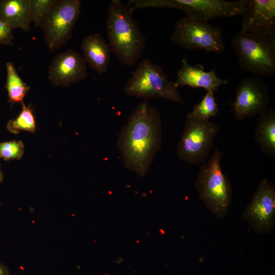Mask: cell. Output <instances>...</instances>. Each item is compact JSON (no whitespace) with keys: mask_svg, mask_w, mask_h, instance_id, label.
I'll return each mask as SVG.
<instances>
[{"mask_svg":"<svg viewBox=\"0 0 275 275\" xmlns=\"http://www.w3.org/2000/svg\"><path fill=\"white\" fill-rule=\"evenodd\" d=\"M162 126L158 110L144 100L131 112L117 140L124 166L146 176L161 148Z\"/></svg>","mask_w":275,"mask_h":275,"instance_id":"1","label":"cell"},{"mask_svg":"<svg viewBox=\"0 0 275 275\" xmlns=\"http://www.w3.org/2000/svg\"><path fill=\"white\" fill-rule=\"evenodd\" d=\"M129 5L120 0L111 1L106 23L109 46L120 62L132 66L142 57L146 48V39L139 24L132 17Z\"/></svg>","mask_w":275,"mask_h":275,"instance_id":"2","label":"cell"},{"mask_svg":"<svg viewBox=\"0 0 275 275\" xmlns=\"http://www.w3.org/2000/svg\"><path fill=\"white\" fill-rule=\"evenodd\" d=\"M222 155L216 147L211 157L200 167L195 184L206 207L221 218L227 215L232 197L231 184L222 168Z\"/></svg>","mask_w":275,"mask_h":275,"instance_id":"3","label":"cell"},{"mask_svg":"<svg viewBox=\"0 0 275 275\" xmlns=\"http://www.w3.org/2000/svg\"><path fill=\"white\" fill-rule=\"evenodd\" d=\"M232 46L238 57L240 68L254 75L275 74V35L262 36L238 33Z\"/></svg>","mask_w":275,"mask_h":275,"instance_id":"4","label":"cell"},{"mask_svg":"<svg viewBox=\"0 0 275 275\" xmlns=\"http://www.w3.org/2000/svg\"><path fill=\"white\" fill-rule=\"evenodd\" d=\"M129 96L166 99L184 104L175 82L170 80L161 68L148 58L142 60L124 87Z\"/></svg>","mask_w":275,"mask_h":275,"instance_id":"5","label":"cell"},{"mask_svg":"<svg viewBox=\"0 0 275 275\" xmlns=\"http://www.w3.org/2000/svg\"><path fill=\"white\" fill-rule=\"evenodd\" d=\"M219 127L209 120L186 117L177 154L189 164H203L207 161Z\"/></svg>","mask_w":275,"mask_h":275,"instance_id":"6","label":"cell"},{"mask_svg":"<svg viewBox=\"0 0 275 275\" xmlns=\"http://www.w3.org/2000/svg\"><path fill=\"white\" fill-rule=\"evenodd\" d=\"M171 39L180 47L188 50L200 49L222 54L226 49L221 28L187 16L176 22Z\"/></svg>","mask_w":275,"mask_h":275,"instance_id":"7","label":"cell"},{"mask_svg":"<svg viewBox=\"0 0 275 275\" xmlns=\"http://www.w3.org/2000/svg\"><path fill=\"white\" fill-rule=\"evenodd\" d=\"M138 9L173 8L184 12L187 16L208 21L218 17H231L240 15L241 0H138Z\"/></svg>","mask_w":275,"mask_h":275,"instance_id":"8","label":"cell"},{"mask_svg":"<svg viewBox=\"0 0 275 275\" xmlns=\"http://www.w3.org/2000/svg\"><path fill=\"white\" fill-rule=\"evenodd\" d=\"M80 8L79 0H57L40 26L50 52L60 48L71 39Z\"/></svg>","mask_w":275,"mask_h":275,"instance_id":"9","label":"cell"},{"mask_svg":"<svg viewBox=\"0 0 275 275\" xmlns=\"http://www.w3.org/2000/svg\"><path fill=\"white\" fill-rule=\"evenodd\" d=\"M242 219L260 234L272 231L275 221V187L268 179L264 178L259 183Z\"/></svg>","mask_w":275,"mask_h":275,"instance_id":"10","label":"cell"},{"mask_svg":"<svg viewBox=\"0 0 275 275\" xmlns=\"http://www.w3.org/2000/svg\"><path fill=\"white\" fill-rule=\"evenodd\" d=\"M270 102L264 81L256 77L246 78L237 87L232 111L235 118L241 120L265 113Z\"/></svg>","mask_w":275,"mask_h":275,"instance_id":"11","label":"cell"},{"mask_svg":"<svg viewBox=\"0 0 275 275\" xmlns=\"http://www.w3.org/2000/svg\"><path fill=\"white\" fill-rule=\"evenodd\" d=\"M243 20L240 32L275 35V1L241 0Z\"/></svg>","mask_w":275,"mask_h":275,"instance_id":"12","label":"cell"},{"mask_svg":"<svg viewBox=\"0 0 275 275\" xmlns=\"http://www.w3.org/2000/svg\"><path fill=\"white\" fill-rule=\"evenodd\" d=\"M87 76L86 63L81 54L73 49L58 54L48 70V78L55 86L67 87Z\"/></svg>","mask_w":275,"mask_h":275,"instance_id":"13","label":"cell"},{"mask_svg":"<svg viewBox=\"0 0 275 275\" xmlns=\"http://www.w3.org/2000/svg\"><path fill=\"white\" fill-rule=\"evenodd\" d=\"M181 67L177 71L175 85L193 88H203L207 91L215 92L223 85L229 81L227 79L219 78L216 74L215 68L210 71H206L201 64L192 66L188 64L185 59L181 60Z\"/></svg>","mask_w":275,"mask_h":275,"instance_id":"14","label":"cell"},{"mask_svg":"<svg viewBox=\"0 0 275 275\" xmlns=\"http://www.w3.org/2000/svg\"><path fill=\"white\" fill-rule=\"evenodd\" d=\"M81 48L86 63L99 74L107 72L112 50L103 36L98 34L88 35L83 38Z\"/></svg>","mask_w":275,"mask_h":275,"instance_id":"15","label":"cell"},{"mask_svg":"<svg viewBox=\"0 0 275 275\" xmlns=\"http://www.w3.org/2000/svg\"><path fill=\"white\" fill-rule=\"evenodd\" d=\"M31 0H0V19L12 29L29 32Z\"/></svg>","mask_w":275,"mask_h":275,"instance_id":"16","label":"cell"},{"mask_svg":"<svg viewBox=\"0 0 275 275\" xmlns=\"http://www.w3.org/2000/svg\"><path fill=\"white\" fill-rule=\"evenodd\" d=\"M255 139L268 157H275V111L270 109L258 116Z\"/></svg>","mask_w":275,"mask_h":275,"instance_id":"17","label":"cell"},{"mask_svg":"<svg viewBox=\"0 0 275 275\" xmlns=\"http://www.w3.org/2000/svg\"><path fill=\"white\" fill-rule=\"evenodd\" d=\"M6 82L5 88L8 93L9 102L11 105L21 103L30 89L19 75L15 66L11 62L6 64Z\"/></svg>","mask_w":275,"mask_h":275,"instance_id":"18","label":"cell"},{"mask_svg":"<svg viewBox=\"0 0 275 275\" xmlns=\"http://www.w3.org/2000/svg\"><path fill=\"white\" fill-rule=\"evenodd\" d=\"M21 103V112L16 118L8 122L7 128L9 132L15 134H18L21 130L34 133L36 124L31 105L26 106L23 101Z\"/></svg>","mask_w":275,"mask_h":275,"instance_id":"19","label":"cell"},{"mask_svg":"<svg viewBox=\"0 0 275 275\" xmlns=\"http://www.w3.org/2000/svg\"><path fill=\"white\" fill-rule=\"evenodd\" d=\"M214 92L207 91L202 100L195 104L186 117L202 120H209L215 117L219 111Z\"/></svg>","mask_w":275,"mask_h":275,"instance_id":"20","label":"cell"},{"mask_svg":"<svg viewBox=\"0 0 275 275\" xmlns=\"http://www.w3.org/2000/svg\"><path fill=\"white\" fill-rule=\"evenodd\" d=\"M57 0H31L30 18L36 27H40L42 21L49 13Z\"/></svg>","mask_w":275,"mask_h":275,"instance_id":"21","label":"cell"},{"mask_svg":"<svg viewBox=\"0 0 275 275\" xmlns=\"http://www.w3.org/2000/svg\"><path fill=\"white\" fill-rule=\"evenodd\" d=\"M24 144L21 141L0 142V158L4 160L20 159L24 154Z\"/></svg>","mask_w":275,"mask_h":275,"instance_id":"22","label":"cell"},{"mask_svg":"<svg viewBox=\"0 0 275 275\" xmlns=\"http://www.w3.org/2000/svg\"><path fill=\"white\" fill-rule=\"evenodd\" d=\"M13 30L5 22L0 19V44H13L12 40L14 37Z\"/></svg>","mask_w":275,"mask_h":275,"instance_id":"23","label":"cell"},{"mask_svg":"<svg viewBox=\"0 0 275 275\" xmlns=\"http://www.w3.org/2000/svg\"><path fill=\"white\" fill-rule=\"evenodd\" d=\"M0 275H10L8 268L1 263H0Z\"/></svg>","mask_w":275,"mask_h":275,"instance_id":"24","label":"cell"},{"mask_svg":"<svg viewBox=\"0 0 275 275\" xmlns=\"http://www.w3.org/2000/svg\"><path fill=\"white\" fill-rule=\"evenodd\" d=\"M4 180V175L1 169L0 165V183L2 182Z\"/></svg>","mask_w":275,"mask_h":275,"instance_id":"25","label":"cell"}]
</instances>
